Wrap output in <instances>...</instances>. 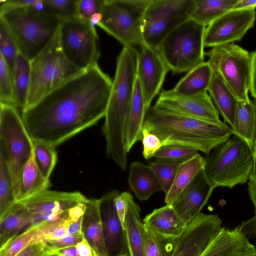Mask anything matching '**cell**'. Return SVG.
Segmentation results:
<instances>
[{"label":"cell","mask_w":256,"mask_h":256,"mask_svg":"<svg viewBox=\"0 0 256 256\" xmlns=\"http://www.w3.org/2000/svg\"><path fill=\"white\" fill-rule=\"evenodd\" d=\"M76 247L79 256H94L92 248L84 238L78 243Z\"/></svg>","instance_id":"cell-52"},{"label":"cell","mask_w":256,"mask_h":256,"mask_svg":"<svg viewBox=\"0 0 256 256\" xmlns=\"http://www.w3.org/2000/svg\"><path fill=\"white\" fill-rule=\"evenodd\" d=\"M52 254L46 243L40 240L29 244L16 256H50Z\"/></svg>","instance_id":"cell-45"},{"label":"cell","mask_w":256,"mask_h":256,"mask_svg":"<svg viewBox=\"0 0 256 256\" xmlns=\"http://www.w3.org/2000/svg\"><path fill=\"white\" fill-rule=\"evenodd\" d=\"M42 224L30 225L0 246V256H16L28 246L38 241V236Z\"/></svg>","instance_id":"cell-37"},{"label":"cell","mask_w":256,"mask_h":256,"mask_svg":"<svg viewBox=\"0 0 256 256\" xmlns=\"http://www.w3.org/2000/svg\"><path fill=\"white\" fill-rule=\"evenodd\" d=\"M18 52L30 60L38 54L55 34L60 22L57 17L34 6L0 11Z\"/></svg>","instance_id":"cell-4"},{"label":"cell","mask_w":256,"mask_h":256,"mask_svg":"<svg viewBox=\"0 0 256 256\" xmlns=\"http://www.w3.org/2000/svg\"><path fill=\"white\" fill-rule=\"evenodd\" d=\"M180 164L156 160L149 164L156 174L165 194L172 187Z\"/></svg>","instance_id":"cell-41"},{"label":"cell","mask_w":256,"mask_h":256,"mask_svg":"<svg viewBox=\"0 0 256 256\" xmlns=\"http://www.w3.org/2000/svg\"><path fill=\"white\" fill-rule=\"evenodd\" d=\"M126 203L124 230L130 256H144L140 208L128 192L121 193Z\"/></svg>","instance_id":"cell-24"},{"label":"cell","mask_w":256,"mask_h":256,"mask_svg":"<svg viewBox=\"0 0 256 256\" xmlns=\"http://www.w3.org/2000/svg\"><path fill=\"white\" fill-rule=\"evenodd\" d=\"M200 256H256V247L240 232L220 227Z\"/></svg>","instance_id":"cell-20"},{"label":"cell","mask_w":256,"mask_h":256,"mask_svg":"<svg viewBox=\"0 0 256 256\" xmlns=\"http://www.w3.org/2000/svg\"><path fill=\"white\" fill-rule=\"evenodd\" d=\"M33 152L35 162L43 174L49 179L57 162L55 147L38 140H33Z\"/></svg>","instance_id":"cell-36"},{"label":"cell","mask_w":256,"mask_h":256,"mask_svg":"<svg viewBox=\"0 0 256 256\" xmlns=\"http://www.w3.org/2000/svg\"><path fill=\"white\" fill-rule=\"evenodd\" d=\"M217 214L200 212L178 238L172 256H200L221 227Z\"/></svg>","instance_id":"cell-16"},{"label":"cell","mask_w":256,"mask_h":256,"mask_svg":"<svg viewBox=\"0 0 256 256\" xmlns=\"http://www.w3.org/2000/svg\"><path fill=\"white\" fill-rule=\"evenodd\" d=\"M206 161L198 153L180 164L173 184L165 194L166 204H172L196 174L205 168Z\"/></svg>","instance_id":"cell-31"},{"label":"cell","mask_w":256,"mask_h":256,"mask_svg":"<svg viewBox=\"0 0 256 256\" xmlns=\"http://www.w3.org/2000/svg\"><path fill=\"white\" fill-rule=\"evenodd\" d=\"M256 0H238L233 9H256Z\"/></svg>","instance_id":"cell-55"},{"label":"cell","mask_w":256,"mask_h":256,"mask_svg":"<svg viewBox=\"0 0 256 256\" xmlns=\"http://www.w3.org/2000/svg\"><path fill=\"white\" fill-rule=\"evenodd\" d=\"M16 42L4 22L0 18V56L12 73L18 53Z\"/></svg>","instance_id":"cell-38"},{"label":"cell","mask_w":256,"mask_h":256,"mask_svg":"<svg viewBox=\"0 0 256 256\" xmlns=\"http://www.w3.org/2000/svg\"><path fill=\"white\" fill-rule=\"evenodd\" d=\"M238 226L240 232L248 240L256 237V215L249 220L243 222Z\"/></svg>","instance_id":"cell-49"},{"label":"cell","mask_w":256,"mask_h":256,"mask_svg":"<svg viewBox=\"0 0 256 256\" xmlns=\"http://www.w3.org/2000/svg\"><path fill=\"white\" fill-rule=\"evenodd\" d=\"M212 70V76L208 91L216 109L222 116L224 122L232 128L238 101L220 74Z\"/></svg>","instance_id":"cell-23"},{"label":"cell","mask_w":256,"mask_h":256,"mask_svg":"<svg viewBox=\"0 0 256 256\" xmlns=\"http://www.w3.org/2000/svg\"><path fill=\"white\" fill-rule=\"evenodd\" d=\"M206 28L190 18L164 38L158 49L169 70L173 73H182L204 62Z\"/></svg>","instance_id":"cell-8"},{"label":"cell","mask_w":256,"mask_h":256,"mask_svg":"<svg viewBox=\"0 0 256 256\" xmlns=\"http://www.w3.org/2000/svg\"><path fill=\"white\" fill-rule=\"evenodd\" d=\"M119 192L114 190L100 199V210L107 256H130L126 233L117 214L114 198Z\"/></svg>","instance_id":"cell-18"},{"label":"cell","mask_w":256,"mask_h":256,"mask_svg":"<svg viewBox=\"0 0 256 256\" xmlns=\"http://www.w3.org/2000/svg\"><path fill=\"white\" fill-rule=\"evenodd\" d=\"M38 0H8L0 1V11L22 7L35 6Z\"/></svg>","instance_id":"cell-48"},{"label":"cell","mask_w":256,"mask_h":256,"mask_svg":"<svg viewBox=\"0 0 256 256\" xmlns=\"http://www.w3.org/2000/svg\"><path fill=\"white\" fill-rule=\"evenodd\" d=\"M112 81L98 64L81 71L22 110L33 140L54 147L104 117Z\"/></svg>","instance_id":"cell-1"},{"label":"cell","mask_w":256,"mask_h":256,"mask_svg":"<svg viewBox=\"0 0 256 256\" xmlns=\"http://www.w3.org/2000/svg\"><path fill=\"white\" fill-rule=\"evenodd\" d=\"M83 238L84 237L81 236L67 234L60 239L49 240L46 243L52 253L60 250L74 246Z\"/></svg>","instance_id":"cell-46"},{"label":"cell","mask_w":256,"mask_h":256,"mask_svg":"<svg viewBox=\"0 0 256 256\" xmlns=\"http://www.w3.org/2000/svg\"><path fill=\"white\" fill-rule=\"evenodd\" d=\"M104 0H76V16L96 24L101 18Z\"/></svg>","instance_id":"cell-43"},{"label":"cell","mask_w":256,"mask_h":256,"mask_svg":"<svg viewBox=\"0 0 256 256\" xmlns=\"http://www.w3.org/2000/svg\"><path fill=\"white\" fill-rule=\"evenodd\" d=\"M50 256H56V255H54V254H52V255H50Z\"/></svg>","instance_id":"cell-56"},{"label":"cell","mask_w":256,"mask_h":256,"mask_svg":"<svg viewBox=\"0 0 256 256\" xmlns=\"http://www.w3.org/2000/svg\"><path fill=\"white\" fill-rule=\"evenodd\" d=\"M114 204L118 217L124 228V220L126 212V203L121 193L118 192L114 198Z\"/></svg>","instance_id":"cell-51"},{"label":"cell","mask_w":256,"mask_h":256,"mask_svg":"<svg viewBox=\"0 0 256 256\" xmlns=\"http://www.w3.org/2000/svg\"><path fill=\"white\" fill-rule=\"evenodd\" d=\"M136 56L137 77L148 110L154 98L159 93L170 70L157 48L144 44Z\"/></svg>","instance_id":"cell-17"},{"label":"cell","mask_w":256,"mask_h":256,"mask_svg":"<svg viewBox=\"0 0 256 256\" xmlns=\"http://www.w3.org/2000/svg\"><path fill=\"white\" fill-rule=\"evenodd\" d=\"M196 0H151L144 15V44L157 48L164 38L191 18Z\"/></svg>","instance_id":"cell-11"},{"label":"cell","mask_w":256,"mask_h":256,"mask_svg":"<svg viewBox=\"0 0 256 256\" xmlns=\"http://www.w3.org/2000/svg\"><path fill=\"white\" fill-rule=\"evenodd\" d=\"M144 128L156 135L162 145L189 147L206 154L233 134L232 128L226 123L218 124L154 106L148 108Z\"/></svg>","instance_id":"cell-3"},{"label":"cell","mask_w":256,"mask_h":256,"mask_svg":"<svg viewBox=\"0 0 256 256\" xmlns=\"http://www.w3.org/2000/svg\"><path fill=\"white\" fill-rule=\"evenodd\" d=\"M50 186V179L46 178L39 170L35 162L33 152L20 172L16 201L26 200L48 190Z\"/></svg>","instance_id":"cell-27"},{"label":"cell","mask_w":256,"mask_h":256,"mask_svg":"<svg viewBox=\"0 0 256 256\" xmlns=\"http://www.w3.org/2000/svg\"><path fill=\"white\" fill-rule=\"evenodd\" d=\"M250 92L256 99V50L250 54Z\"/></svg>","instance_id":"cell-50"},{"label":"cell","mask_w":256,"mask_h":256,"mask_svg":"<svg viewBox=\"0 0 256 256\" xmlns=\"http://www.w3.org/2000/svg\"><path fill=\"white\" fill-rule=\"evenodd\" d=\"M59 38L68 60L80 71L98 64L100 56L99 39L90 21L73 16L60 21Z\"/></svg>","instance_id":"cell-10"},{"label":"cell","mask_w":256,"mask_h":256,"mask_svg":"<svg viewBox=\"0 0 256 256\" xmlns=\"http://www.w3.org/2000/svg\"><path fill=\"white\" fill-rule=\"evenodd\" d=\"M16 202L9 164L6 153L0 148V217Z\"/></svg>","instance_id":"cell-35"},{"label":"cell","mask_w":256,"mask_h":256,"mask_svg":"<svg viewBox=\"0 0 256 256\" xmlns=\"http://www.w3.org/2000/svg\"><path fill=\"white\" fill-rule=\"evenodd\" d=\"M142 222L158 234L176 238L183 234L188 226L172 204L154 210L144 218Z\"/></svg>","instance_id":"cell-22"},{"label":"cell","mask_w":256,"mask_h":256,"mask_svg":"<svg viewBox=\"0 0 256 256\" xmlns=\"http://www.w3.org/2000/svg\"><path fill=\"white\" fill-rule=\"evenodd\" d=\"M208 61L238 102H249L250 54L233 43L215 46L208 52Z\"/></svg>","instance_id":"cell-12"},{"label":"cell","mask_w":256,"mask_h":256,"mask_svg":"<svg viewBox=\"0 0 256 256\" xmlns=\"http://www.w3.org/2000/svg\"><path fill=\"white\" fill-rule=\"evenodd\" d=\"M154 106L218 124H225L220 120L219 112L207 92L194 96H184L176 94L172 90H164Z\"/></svg>","instance_id":"cell-15"},{"label":"cell","mask_w":256,"mask_h":256,"mask_svg":"<svg viewBox=\"0 0 256 256\" xmlns=\"http://www.w3.org/2000/svg\"><path fill=\"white\" fill-rule=\"evenodd\" d=\"M194 148L178 145H162L154 158L156 160L174 163H182L196 155Z\"/></svg>","instance_id":"cell-40"},{"label":"cell","mask_w":256,"mask_h":256,"mask_svg":"<svg viewBox=\"0 0 256 256\" xmlns=\"http://www.w3.org/2000/svg\"><path fill=\"white\" fill-rule=\"evenodd\" d=\"M128 184L132 192L140 201L146 200L154 193L162 191L152 168L140 162L130 164Z\"/></svg>","instance_id":"cell-25"},{"label":"cell","mask_w":256,"mask_h":256,"mask_svg":"<svg viewBox=\"0 0 256 256\" xmlns=\"http://www.w3.org/2000/svg\"><path fill=\"white\" fill-rule=\"evenodd\" d=\"M213 70L208 62L193 68L178 82L172 90L184 96H194L207 92Z\"/></svg>","instance_id":"cell-28"},{"label":"cell","mask_w":256,"mask_h":256,"mask_svg":"<svg viewBox=\"0 0 256 256\" xmlns=\"http://www.w3.org/2000/svg\"><path fill=\"white\" fill-rule=\"evenodd\" d=\"M146 111L141 86L136 76L126 131L125 143L128 153L136 142L142 140Z\"/></svg>","instance_id":"cell-26"},{"label":"cell","mask_w":256,"mask_h":256,"mask_svg":"<svg viewBox=\"0 0 256 256\" xmlns=\"http://www.w3.org/2000/svg\"><path fill=\"white\" fill-rule=\"evenodd\" d=\"M142 140L143 146L142 155L146 160L154 157L156 152L162 146L161 140L156 135L150 132L144 128Z\"/></svg>","instance_id":"cell-44"},{"label":"cell","mask_w":256,"mask_h":256,"mask_svg":"<svg viewBox=\"0 0 256 256\" xmlns=\"http://www.w3.org/2000/svg\"><path fill=\"white\" fill-rule=\"evenodd\" d=\"M238 0H196L191 18L206 26L216 18L232 10Z\"/></svg>","instance_id":"cell-32"},{"label":"cell","mask_w":256,"mask_h":256,"mask_svg":"<svg viewBox=\"0 0 256 256\" xmlns=\"http://www.w3.org/2000/svg\"><path fill=\"white\" fill-rule=\"evenodd\" d=\"M255 9H232L224 14L206 28L204 46L215 47L241 40L254 24Z\"/></svg>","instance_id":"cell-14"},{"label":"cell","mask_w":256,"mask_h":256,"mask_svg":"<svg viewBox=\"0 0 256 256\" xmlns=\"http://www.w3.org/2000/svg\"><path fill=\"white\" fill-rule=\"evenodd\" d=\"M151 0H104L97 25L138 54L144 44V18Z\"/></svg>","instance_id":"cell-7"},{"label":"cell","mask_w":256,"mask_h":256,"mask_svg":"<svg viewBox=\"0 0 256 256\" xmlns=\"http://www.w3.org/2000/svg\"><path fill=\"white\" fill-rule=\"evenodd\" d=\"M214 188L204 168L202 169L172 204L176 214L186 225L201 212Z\"/></svg>","instance_id":"cell-19"},{"label":"cell","mask_w":256,"mask_h":256,"mask_svg":"<svg viewBox=\"0 0 256 256\" xmlns=\"http://www.w3.org/2000/svg\"><path fill=\"white\" fill-rule=\"evenodd\" d=\"M44 11L50 14L60 21L76 16V0H42Z\"/></svg>","instance_id":"cell-42"},{"label":"cell","mask_w":256,"mask_h":256,"mask_svg":"<svg viewBox=\"0 0 256 256\" xmlns=\"http://www.w3.org/2000/svg\"><path fill=\"white\" fill-rule=\"evenodd\" d=\"M137 56L124 46L118 54L102 131L106 157L122 170L127 166L126 131L137 76Z\"/></svg>","instance_id":"cell-2"},{"label":"cell","mask_w":256,"mask_h":256,"mask_svg":"<svg viewBox=\"0 0 256 256\" xmlns=\"http://www.w3.org/2000/svg\"><path fill=\"white\" fill-rule=\"evenodd\" d=\"M30 78V60L18 52L13 70L16 106L22 110L26 106Z\"/></svg>","instance_id":"cell-33"},{"label":"cell","mask_w":256,"mask_h":256,"mask_svg":"<svg viewBox=\"0 0 256 256\" xmlns=\"http://www.w3.org/2000/svg\"><path fill=\"white\" fill-rule=\"evenodd\" d=\"M58 28L47 46L30 60V84L24 109L81 72L65 56L60 44Z\"/></svg>","instance_id":"cell-5"},{"label":"cell","mask_w":256,"mask_h":256,"mask_svg":"<svg viewBox=\"0 0 256 256\" xmlns=\"http://www.w3.org/2000/svg\"><path fill=\"white\" fill-rule=\"evenodd\" d=\"M0 103L17 108L12 73L0 56Z\"/></svg>","instance_id":"cell-39"},{"label":"cell","mask_w":256,"mask_h":256,"mask_svg":"<svg viewBox=\"0 0 256 256\" xmlns=\"http://www.w3.org/2000/svg\"><path fill=\"white\" fill-rule=\"evenodd\" d=\"M0 148L9 164L16 198L20 176L33 152V142L16 108L1 103Z\"/></svg>","instance_id":"cell-9"},{"label":"cell","mask_w":256,"mask_h":256,"mask_svg":"<svg viewBox=\"0 0 256 256\" xmlns=\"http://www.w3.org/2000/svg\"><path fill=\"white\" fill-rule=\"evenodd\" d=\"M252 168L248 180V192L256 215V145L252 150Z\"/></svg>","instance_id":"cell-47"},{"label":"cell","mask_w":256,"mask_h":256,"mask_svg":"<svg viewBox=\"0 0 256 256\" xmlns=\"http://www.w3.org/2000/svg\"><path fill=\"white\" fill-rule=\"evenodd\" d=\"M52 254L57 256H79L76 246L55 251Z\"/></svg>","instance_id":"cell-54"},{"label":"cell","mask_w":256,"mask_h":256,"mask_svg":"<svg viewBox=\"0 0 256 256\" xmlns=\"http://www.w3.org/2000/svg\"><path fill=\"white\" fill-rule=\"evenodd\" d=\"M94 256H96L95 254H94Z\"/></svg>","instance_id":"cell-57"},{"label":"cell","mask_w":256,"mask_h":256,"mask_svg":"<svg viewBox=\"0 0 256 256\" xmlns=\"http://www.w3.org/2000/svg\"><path fill=\"white\" fill-rule=\"evenodd\" d=\"M32 224V218L22 204L16 202L0 217V246Z\"/></svg>","instance_id":"cell-29"},{"label":"cell","mask_w":256,"mask_h":256,"mask_svg":"<svg viewBox=\"0 0 256 256\" xmlns=\"http://www.w3.org/2000/svg\"><path fill=\"white\" fill-rule=\"evenodd\" d=\"M82 216L78 220L72 222L68 226V234L84 237L82 232Z\"/></svg>","instance_id":"cell-53"},{"label":"cell","mask_w":256,"mask_h":256,"mask_svg":"<svg viewBox=\"0 0 256 256\" xmlns=\"http://www.w3.org/2000/svg\"><path fill=\"white\" fill-rule=\"evenodd\" d=\"M233 134L244 140L252 150L256 145V102H238Z\"/></svg>","instance_id":"cell-30"},{"label":"cell","mask_w":256,"mask_h":256,"mask_svg":"<svg viewBox=\"0 0 256 256\" xmlns=\"http://www.w3.org/2000/svg\"><path fill=\"white\" fill-rule=\"evenodd\" d=\"M204 159L205 172L215 188H232L246 183L252 171V150L234 135L216 147Z\"/></svg>","instance_id":"cell-6"},{"label":"cell","mask_w":256,"mask_h":256,"mask_svg":"<svg viewBox=\"0 0 256 256\" xmlns=\"http://www.w3.org/2000/svg\"><path fill=\"white\" fill-rule=\"evenodd\" d=\"M144 256H172L178 238L158 234L142 225Z\"/></svg>","instance_id":"cell-34"},{"label":"cell","mask_w":256,"mask_h":256,"mask_svg":"<svg viewBox=\"0 0 256 256\" xmlns=\"http://www.w3.org/2000/svg\"><path fill=\"white\" fill-rule=\"evenodd\" d=\"M87 198L80 192H66L48 190L20 202L32 218V224L56 222L66 216L72 208Z\"/></svg>","instance_id":"cell-13"},{"label":"cell","mask_w":256,"mask_h":256,"mask_svg":"<svg viewBox=\"0 0 256 256\" xmlns=\"http://www.w3.org/2000/svg\"><path fill=\"white\" fill-rule=\"evenodd\" d=\"M84 204L86 208L82 222L84 238L96 256H107L100 210V199L87 198Z\"/></svg>","instance_id":"cell-21"}]
</instances>
